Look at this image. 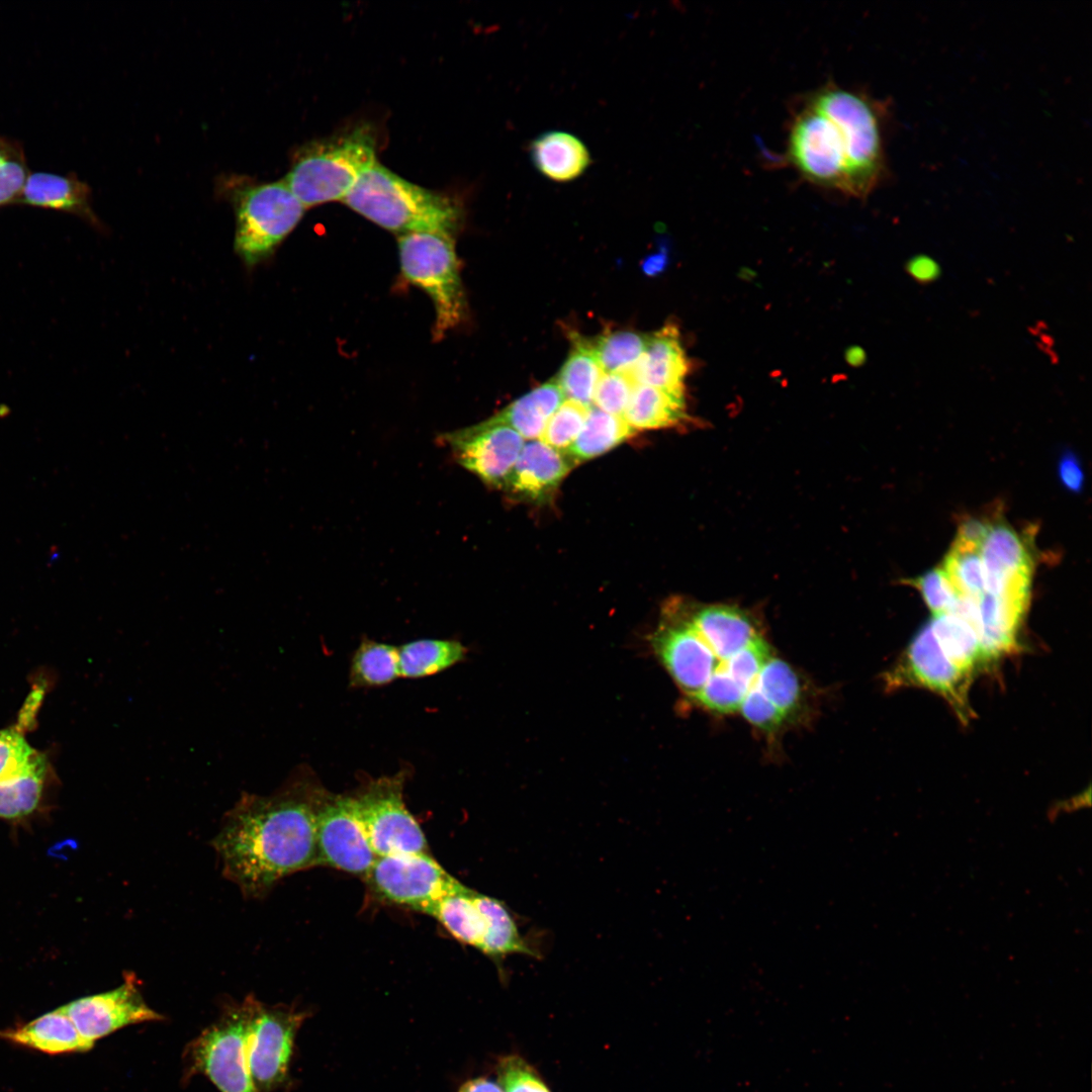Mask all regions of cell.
Segmentation results:
<instances>
[{
    "label": "cell",
    "instance_id": "cell-1",
    "mask_svg": "<svg viewBox=\"0 0 1092 1092\" xmlns=\"http://www.w3.org/2000/svg\"><path fill=\"white\" fill-rule=\"evenodd\" d=\"M325 794L293 783L270 796L243 793L211 840L222 875L259 899L281 879L317 866L316 813Z\"/></svg>",
    "mask_w": 1092,
    "mask_h": 1092
},
{
    "label": "cell",
    "instance_id": "cell-2",
    "mask_svg": "<svg viewBox=\"0 0 1092 1092\" xmlns=\"http://www.w3.org/2000/svg\"><path fill=\"white\" fill-rule=\"evenodd\" d=\"M342 202L398 236L436 233L453 237L463 219L461 206L453 198L412 183L378 161L359 176Z\"/></svg>",
    "mask_w": 1092,
    "mask_h": 1092
},
{
    "label": "cell",
    "instance_id": "cell-3",
    "mask_svg": "<svg viewBox=\"0 0 1092 1092\" xmlns=\"http://www.w3.org/2000/svg\"><path fill=\"white\" fill-rule=\"evenodd\" d=\"M376 161L372 128L361 124L300 149L283 180L306 209L343 201L359 176Z\"/></svg>",
    "mask_w": 1092,
    "mask_h": 1092
},
{
    "label": "cell",
    "instance_id": "cell-4",
    "mask_svg": "<svg viewBox=\"0 0 1092 1092\" xmlns=\"http://www.w3.org/2000/svg\"><path fill=\"white\" fill-rule=\"evenodd\" d=\"M805 99L842 128L850 146L847 196L867 198L887 174L883 105L863 92L834 83Z\"/></svg>",
    "mask_w": 1092,
    "mask_h": 1092
},
{
    "label": "cell",
    "instance_id": "cell-5",
    "mask_svg": "<svg viewBox=\"0 0 1092 1092\" xmlns=\"http://www.w3.org/2000/svg\"><path fill=\"white\" fill-rule=\"evenodd\" d=\"M230 197L236 215L234 249L249 269L273 256L305 211L284 180L240 181Z\"/></svg>",
    "mask_w": 1092,
    "mask_h": 1092
},
{
    "label": "cell",
    "instance_id": "cell-6",
    "mask_svg": "<svg viewBox=\"0 0 1092 1092\" xmlns=\"http://www.w3.org/2000/svg\"><path fill=\"white\" fill-rule=\"evenodd\" d=\"M403 277L428 294L435 309L433 336L443 339L466 317L467 302L453 237L416 233L397 238Z\"/></svg>",
    "mask_w": 1092,
    "mask_h": 1092
},
{
    "label": "cell",
    "instance_id": "cell-7",
    "mask_svg": "<svg viewBox=\"0 0 1092 1092\" xmlns=\"http://www.w3.org/2000/svg\"><path fill=\"white\" fill-rule=\"evenodd\" d=\"M255 999L226 1003L219 1018L188 1043L187 1076L202 1074L219 1092H257L247 1055Z\"/></svg>",
    "mask_w": 1092,
    "mask_h": 1092
},
{
    "label": "cell",
    "instance_id": "cell-8",
    "mask_svg": "<svg viewBox=\"0 0 1092 1092\" xmlns=\"http://www.w3.org/2000/svg\"><path fill=\"white\" fill-rule=\"evenodd\" d=\"M785 161L807 182L847 194V140L831 118L806 99L790 121Z\"/></svg>",
    "mask_w": 1092,
    "mask_h": 1092
},
{
    "label": "cell",
    "instance_id": "cell-9",
    "mask_svg": "<svg viewBox=\"0 0 1092 1092\" xmlns=\"http://www.w3.org/2000/svg\"><path fill=\"white\" fill-rule=\"evenodd\" d=\"M403 775L372 781L356 796L357 814L376 854L428 852L425 834L402 796Z\"/></svg>",
    "mask_w": 1092,
    "mask_h": 1092
},
{
    "label": "cell",
    "instance_id": "cell-10",
    "mask_svg": "<svg viewBox=\"0 0 1092 1092\" xmlns=\"http://www.w3.org/2000/svg\"><path fill=\"white\" fill-rule=\"evenodd\" d=\"M365 878L379 898L425 914L464 887L428 852L378 856Z\"/></svg>",
    "mask_w": 1092,
    "mask_h": 1092
},
{
    "label": "cell",
    "instance_id": "cell-11",
    "mask_svg": "<svg viewBox=\"0 0 1092 1092\" xmlns=\"http://www.w3.org/2000/svg\"><path fill=\"white\" fill-rule=\"evenodd\" d=\"M306 1013L255 999L247 1055L257 1092H272L286 1080L297 1030Z\"/></svg>",
    "mask_w": 1092,
    "mask_h": 1092
},
{
    "label": "cell",
    "instance_id": "cell-12",
    "mask_svg": "<svg viewBox=\"0 0 1092 1092\" xmlns=\"http://www.w3.org/2000/svg\"><path fill=\"white\" fill-rule=\"evenodd\" d=\"M317 866L365 876L377 856L360 823L355 799L325 792L316 813Z\"/></svg>",
    "mask_w": 1092,
    "mask_h": 1092
},
{
    "label": "cell",
    "instance_id": "cell-13",
    "mask_svg": "<svg viewBox=\"0 0 1092 1092\" xmlns=\"http://www.w3.org/2000/svg\"><path fill=\"white\" fill-rule=\"evenodd\" d=\"M966 673L943 652L926 624L909 644L900 663L889 673L890 688L905 685L931 690L945 698L961 718L970 714Z\"/></svg>",
    "mask_w": 1092,
    "mask_h": 1092
},
{
    "label": "cell",
    "instance_id": "cell-14",
    "mask_svg": "<svg viewBox=\"0 0 1092 1092\" xmlns=\"http://www.w3.org/2000/svg\"><path fill=\"white\" fill-rule=\"evenodd\" d=\"M440 439L462 467L496 488H504L525 444L512 428L487 420L444 433Z\"/></svg>",
    "mask_w": 1092,
    "mask_h": 1092
},
{
    "label": "cell",
    "instance_id": "cell-15",
    "mask_svg": "<svg viewBox=\"0 0 1092 1092\" xmlns=\"http://www.w3.org/2000/svg\"><path fill=\"white\" fill-rule=\"evenodd\" d=\"M80 1034L95 1043L125 1026L163 1020L145 1001L133 973H126L117 988L79 998L61 1007Z\"/></svg>",
    "mask_w": 1092,
    "mask_h": 1092
},
{
    "label": "cell",
    "instance_id": "cell-16",
    "mask_svg": "<svg viewBox=\"0 0 1092 1092\" xmlns=\"http://www.w3.org/2000/svg\"><path fill=\"white\" fill-rule=\"evenodd\" d=\"M980 553L985 593L1028 600L1033 561L1026 540L1006 522L994 519Z\"/></svg>",
    "mask_w": 1092,
    "mask_h": 1092
},
{
    "label": "cell",
    "instance_id": "cell-17",
    "mask_svg": "<svg viewBox=\"0 0 1092 1092\" xmlns=\"http://www.w3.org/2000/svg\"><path fill=\"white\" fill-rule=\"evenodd\" d=\"M652 646L677 686L692 698L723 665L690 620L661 625L652 637Z\"/></svg>",
    "mask_w": 1092,
    "mask_h": 1092
},
{
    "label": "cell",
    "instance_id": "cell-18",
    "mask_svg": "<svg viewBox=\"0 0 1092 1092\" xmlns=\"http://www.w3.org/2000/svg\"><path fill=\"white\" fill-rule=\"evenodd\" d=\"M574 461L541 440H530L521 453L504 488L533 502L547 498L573 467Z\"/></svg>",
    "mask_w": 1092,
    "mask_h": 1092
},
{
    "label": "cell",
    "instance_id": "cell-19",
    "mask_svg": "<svg viewBox=\"0 0 1092 1092\" xmlns=\"http://www.w3.org/2000/svg\"><path fill=\"white\" fill-rule=\"evenodd\" d=\"M628 370L637 384L685 395L684 382L689 372V362L677 327L667 324L655 333L648 334L643 354Z\"/></svg>",
    "mask_w": 1092,
    "mask_h": 1092
},
{
    "label": "cell",
    "instance_id": "cell-20",
    "mask_svg": "<svg viewBox=\"0 0 1092 1092\" xmlns=\"http://www.w3.org/2000/svg\"><path fill=\"white\" fill-rule=\"evenodd\" d=\"M689 620L721 663L760 636L752 618L737 607L706 606Z\"/></svg>",
    "mask_w": 1092,
    "mask_h": 1092
},
{
    "label": "cell",
    "instance_id": "cell-21",
    "mask_svg": "<svg viewBox=\"0 0 1092 1092\" xmlns=\"http://www.w3.org/2000/svg\"><path fill=\"white\" fill-rule=\"evenodd\" d=\"M17 203L71 213L100 228L91 207L89 186L73 175L29 174Z\"/></svg>",
    "mask_w": 1092,
    "mask_h": 1092
},
{
    "label": "cell",
    "instance_id": "cell-22",
    "mask_svg": "<svg viewBox=\"0 0 1092 1092\" xmlns=\"http://www.w3.org/2000/svg\"><path fill=\"white\" fill-rule=\"evenodd\" d=\"M529 156L536 171L556 183L576 180L592 164L584 143L563 130H548L536 136L529 145Z\"/></svg>",
    "mask_w": 1092,
    "mask_h": 1092
},
{
    "label": "cell",
    "instance_id": "cell-23",
    "mask_svg": "<svg viewBox=\"0 0 1092 1092\" xmlns=\"http://www.w3.org/2000/svg\"><path fill=\"white\" fill-rule=\"evenodd\" d=\"M0 1037L49 1055L84 1053L94 1043L84 1038L62 1008L21 1026L0 1031Z\"/></svg>",
    "mask_w": 1092,
    "mask_h": 1092
},
{
    "label": "cell",
    "instance_id": "cell-24",
    "mask_svg": "<svg viewBox=\"0 0 1092 1092\" xmlns=\"http://www.w3.org/2000/svg\"><path fill=\"white\" fill-rule=\"evenodd\" d=\"M55 771L46 753L37 760L0 782V819L23 820L39 810Z\"/></svg>",
    "mask_w": 1092,
    "mask_h": 1092
},
{
    "label": "cell",
    "instance_id": "cell-25",
    "mask_svg": "<svg viewBox=\"0 0 1092 1092\" xmlns=\"http://www.w3.org/2000/svg\"><path fill=\"white\" fill-rule=\"evenodd\" d=\"M564 400L556 379H551L517 398L487 421L512 428L523 439L537 440L550 417Z\"/></svg>",
    "mask_w": 1092,
    "mask_h": 1092
},
{
    "label": "cell",
    "instance_id": "cell-26",
    "mask_svg": "<svg viewBox=\"0 0 1092 1092\" xmlns=\"http://www.w3.org/2000/svg\"><path fill=\"white\" fill-rule=\"evenodd\" d=\"M458 941L481 950L487 932L478 892L463 887L439 900L428 911Z\"/></svg>",
    "mask_w": 1092,
    "mask_h": 1092
},
{
    "label": "cell",
    "instance_id": "cell-27",
    "mask_svg": "<svg viewBox=\"0 0 1092 1092\" xmlns=\"http://www.w3.org/2000/svg\"><path fill=\"white\" fill-rule=\"evenodd\" d=\"M623 418L634 431L677 426L688 419L685 395L637 384Z\"/></svg>",
    "mask_w": 1092,
    "mask_h": 1092
},
{
    "label": "cell",
    "instance_id": "cell-28",
    "mask_svg": "<svg viewBox=\"0 0 1092 1092\" xmlns=\"http://www.w3.org/2000/svg\"><path fill=\"white\" fill-rule=\"evenodd\" d=\"M572 349L561 367L557 383L566 399L587 407L593 405L594 393L604 374L589 339L576 333L571 337Z\"/></svg>",
    "mask_w": 1092,
    "mask_h": 1092
},
{
    "label": "cell",
    "instance_id": "cell-29",
    "mask_svg": "<svg viewBox=\"0 0 1092 1092\" xmlns=\"http://www.w3.org/2000/svg\"><path fill=\"white\" fill-rule=\"evenodd\" d=\"M466 648L457 640L421 639L398 648L399 674L419 678L439 673L462 661Z\"/></svg>",
    "mask_w": 1092,
    "mask_h": 1092
},
{
    "label": "cell",
    "instance_id": "cell-30",
    "mask_svg": "<svg viewBox=\"0 0 1092 1092\" xmlns=\"http://www.w3.org/2000/svg\"><path fill=\"white\" fill-rule=\"evenodd\" d=\"M634 433L623 417L592 405L581 431L567 453L574 463L585 461L610 451Z\"/></svg>",
    "mask_w": 1092,
    "mask_h": 1092
},
{
    "label": "cell",
    "instance_id": "cell-31",
    "mask_svg": "<svg viewBox=\"0 0 1092 1092\" xmlns=\"http://www.w3.org/2000/svg\"><path fill=\"white\" fill-rule=\"evenodd\" d=\"M943 652L966 673L984 661L979 635L966 619L953 613L934 615L928 623Z\"/></svg>",
    "mask_w": 1092,
    "mask_h": 1092
},
{
    "label": "cell",
    "instance_id": "cell-32",
    "mask_svg": "<svg viewBox=\"0 0 1092 1092\" xmlns=\"http://www.w3.org/2000/svg\"><path fill=\"white\" fill-rule=\"evenodd\" d=\"M399 676L397 647L368 639L361 642L351 661V687H381Z\"/></svg>",
    "mask_w": 1092,
    "mask_h": 1092
},
{
    "label": "cell",
    "instance_id": "cell-33",
    "mask_svg": "<svg viewBox=\"0 0 1092 1092\" xmlns=\"http://www.w3.org/2000/svg\"><path fill=\"white\" fill-rule=\"evenodd\" d=\"M648 334L631 330L606 331L590 340L593 350L604 373L632 367L643 354Z\"/></svg>",
    "mask_w": 1092,
    "mask_h": 1092
},
{
    "label": "cell",
    "instance_id": "cell-34",
    "mask_svg": "<svg viewBox=\"0 0 1092 1092\" xmlns=\"http://www.w3.org/2000/svg\"><path fill=\"white\" fill-rule=\"evenodd\" d=\"M755 685L786 718L798 710L801 704L799 677L784 660L770 657L762 666Z\"/></svg>",
    "mask_w": 1092,
    "mask_h": 1092
},
{
    "label": "cell",
    "instance_id": "cell-35",
    "mask_svg": "<svg viewBox=\"0 0 1092 1092\" xmlns=\"http://www.w3.org/2000/svg\"><path fill=\"white\" fill-rule=\"evenodd\" d=\"M942 568L961 596L978 601L985 593L980 548L954 540L944 558Z\"/></svg>",
    "mask_w": 1092,
    "mask_h": 1092
},
{
    "label": "cell",
    "instance_id": "cell-36",
    "mask_svg": "<svg viewBox=\"0 0 1092 1092\" xmlns=\"http://www.w3.org/2000/svg\"><path fill=\"white\" fill-rule=\"evenodd\" d=\"M589 407L566 399L548 420L540 439L559 451H566L581 431Z\"/></svg>",
    "mask_w": 1092,
    "mask_h": 1092
},
{
    "label": "cell",
    "instance_id": "cell-37",
    "mask_svg": "<svg viewBox=\"0 0 1092 1092\" xmlns=\"http://www.w3.org/2000/svg\"><path fill=\"white\" fill-rule=\"evenodd\" d=\"M747 692L721 665L694 699L712 712L728 714L739 711Z\"/></svg>",
    "mask_w": 1092,
    "mask_h": 1092
},
{
    "label": "cell",
    "instance_id": "cell-38",
    "mask_svg": "<svg viewBox=\"0 0 1092 1092\" xmlns=\"http://www.w3.org/2000/svg\"><path fill=\"white\" fill-rule=\"evenodd\" d=\"M495 1072L504 1092H552L536 1068L519 1054L502 1057Z\"/></svg>",
    "mask_w": 1092,
    "mask_h": 1092
},
{
    "label": "cell",
    "instance_id": "cell-39",
    "mask_svg": "<svg viewBox=\"0 0 1092 1092\" xmlns=\"http://www.w3.org/2000/svg\"><path fill=\"white\" fill-rule=\"evenodd\" d=\"M636 385L628 369L604 373L597 384L593 405L605 413L623 417Z\"/></svg>",
    "mask_w": 1092,
    "mask_h": 1092
},
{
    "label": "cell",
    "instance_id": "cell-40",
    "mask_svg": "<svg viewBox=\"0 0 1092 1092\" xmlns=\"http://www.w3.org/2000/svg\"><path fill=\"white\" fill-rule=\"evenodd\" d=\"M906 582L920 593L933 616L949 612L961 596L942 567L930 569Z\"/></svg>",
    "mask_w": 1092,
    "mask_h": 1092
},
{
    "label": "cell",
    "instance_id": "cell-41",
    "mask_svg": "<svg viewBox=\"0 0 1092 1092\" xmlns=\"http://www.w3.org/2000/svg\"><path fill=\"white\" fill-rule=\"evenodd\" d=\"M42 753L28 743L16 726L0 729V782L27 767Z\"/></svg>",
    "mask_w": 1092,
    "mask_h": 1092
},
{
    "label": "cell",
    "instance_id": "cell-42",
    "mask_svg": "<svg viewBox=\"0 0 1092 1092\" xmlns=\"http://www.w3.org/2000/svg\"><path fill=\"white\" fill-rule=\"evenodd\" d=\"M770 657L767 643L759 636L724 661L723 667L733 679L748 691Z\"/></svg>",
    "mask_w": 1092,
    "mask_h": 1092
},
{
    "label": "cell",
    "instance_id": "cell-43",
    "mask_svg": "<svg viewBox=\"0 0 1092 1092\" xmlns=\"http://www.w3.org/2000/svg\"><path fill=\"white\" fill-rule=\"evenodd\" d=\"M739 711L752 725L772 733L785 722L786 717L757 688L755 682L746 693Z\"/></svg>",
    "mask_w": 1092,
    "mask_h": 1092
},
{
    "label": "cell",
    "instance_id": "cell-44",
    "mask_svg": "<svg viewBox=\"0 0 1092 1092\" xmlns=\"http://www.w3.org/2000/svg\"><path fill=\"white\" fill-rule=\"evenodd\" d=\"M28 175L24 152L0 167V207L17 203Z\"/></svg>",
    "mask_w": 1092,
    "mask_h": 1092
},
{
    "label": "cell",
    "instance_id": "cell-45",
    "mask_svg": "<svg viewBox=\"0 0 1092 1092\" xmlns=\"http://www.w3.org/2000/svg\"><path fill=\"white\" fill-rule=\"evenodd\" d=\"M1058 473L1061 483L1072 492H1080L1084 484V472L1080 461L1071 452L1065 453L1059 461Z\"/></svg>",
    "mask_w": 1092,
    "mask_h": 1092
},
{
    "label": "cell",
    "instance_id": "cell-46",
    "mask_svg": "<svg viewBox=\"0 0 1092 1092\" xmlns=\"http://www.w3.org/2000/svg\"><path fill=\"white\" fill-rule=\"evenodd\" d=\"M991 523L992 520L987 518H965L959 526L954 540L966 545L980 548L990 529Z\"/></svg>",
    "mask_w": 1092,
    "mask_h": 1092
},
{
    "label": "cell",
    "instance_id": "cell-47",
    "mask_svg": "<svg viewBox=\"0 0 1092 1092\" xmlns=\"http://www.w3.org/2000/svg\"><path fill=\"white\" fill-rule=\"evenodd\" d=\"M910 274L918 281L932 280L937 274L936 264L927 258L915 259L908 266Z\"/></svg>",
    "mask_w": 1092,
    "mask_h": 1092
},
{
    "label": "cell",
    "instance_id": "cell-48",
    "mask_svg": "<svg viewBox=\"0 0 1092 1092\" xmlns=\"http://www.w3.org/2000/svg\"><path fill=\"white\" fill-rule=\"evenodd\" d=\"M458 1092H504L497 1082L485 1077L472 1078L460 1087Z\"/></svg>",
    "mask_w": 1092,
    "mask_h": 1092
},
{
    "label": "cell",
    "instance_id": "cell-49",
    "mask_svg": "<svg viewBox=\"0 0 1092 1092\" xmlns=\"http://www.w3.org/2000/svg\"><path fill=\"white\" fill-rule=\"evenodd\" d=\"M666 259L664 254H657L648 258L644 265L645 272L648 274H655L661 271L666 264Z\"/></svg>",
    "mask_w": 1092,
    "mask_h": 1092
}]
</instances>
